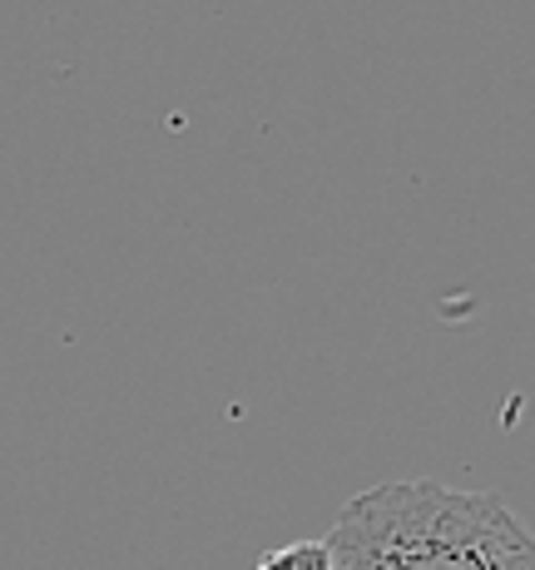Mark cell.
<instances>
[{"mask_svg": "<svg viewBox=\"0 0 535 570\" xmlns=\"http://www.w3.org/2000/svg\"><path fill=\"white\" fill-rule=\"evenodd\" d=\"M254 570H333V551H327L323 535H313V541H293L268 551Z\"/></svg>", "mask_w": 535, "mask_h": 570, "instance_id": "cell-2", "label": "cell"}, {"mask_svg": "<svg viewBox=\"0 0 535 570\" xmlns=\"http://www.w3.org/2000/svg\"><path fill=\"white\" fill-rule=\"evenodd\" d=\"M323 541L333 570H535V535L506 501L442 481L357 491Z\"/></svg>", "mask_w": 535, "mask_h": 570, "instance_id": "cell-1", "label": "cell"}]
</instances>
